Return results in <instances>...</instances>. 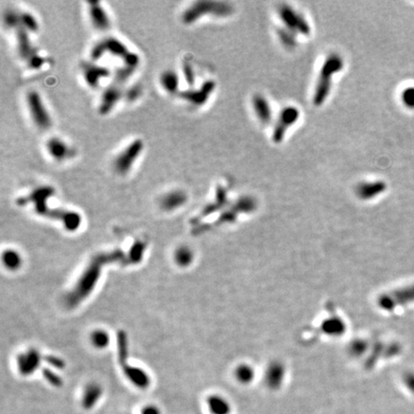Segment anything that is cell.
Returning <instances> with one entry per match:
<instances>
[{
	"mask_svg": "<svg viewBox=\"0 0 414 414\" xmlns=\"http://www.w3.org/2000/svg\"><path fill=\"white\" fill-rule=\"evenodd\" d=\"M47 152L55 160H63L70 154V149L67 145L58 138H52L46 143Z\"/></svg>",
	"mask_w": 414,
	"mask_h": 414,
	"instance_id": "obj_15",
	"label": "cell"
},
{
	"mask_svg": "<svg viewBox=\"0 0 414 414\" xmlns=\"http://www.w3.org/2000/svg\"><path fill=\"white\" fill-rule=\"evenodd\" d=\"M61 222L64 228L68 231H75L79 229L82 223V219H81V216L76 212L65 211V214L63 216V219Z\"/></svg>",
	"mask_w": 414,
	"mask_h": 414,
	"instance_id": "obj_25",
	"label": "cell"
},
{
	"mask_svg": "<svg viewBox=\"0 0 414 414\" xmlns=\"http://www.w3.org/2000/svg\"><path fill=\"white\" fill-rule=\"evenodd\" d=\"M341 67H342V60L337 55H333L325 61L322 70L321 80L319 82V87L317 89V93L314 100L316 105H321L324 102V99L326 98L329 88H330L329 80H331L332 74L339 71Z\"/></svg>",
	"mask_w": 414,
	"mask_h": 414,
	"instance_id": "obj_4",
	"label": "cell"
},
{
	"mask_svg": "<svg viewBox=\"0 0 414 414\" xmlns=\"http://www.w3.org/2000/svg\"><path fill=\"white\" fill-rule=\"evenodd\" d=\"M106 52H107V51H106V46H105L104 41H103V42L98 43L97 45H95V46H93V48L92 49V52H91V57H92V59L93 61H97V60H99L100 58H102V57H103V55H104Z\"/></svg>",
	"mask_w": 414,
	"mask_h": 414,
	"instance_id": "obj_36",
	"label": "cell"
},
{
	"mask_svg": "<svg viewBox=\"0 0 414 414\" xmlns=\"http://www.w3.org/2000/svg\"><path fill=\"white\" fill-rule=\"evenodd\" d=\"M42 356L36 349H30L17 358V367L22 376L32 375L41 366Z\"/></svg>",
	"mask_w": 414,
	"mask_h": 414,
	"instance_id": "obj_7",
	"label": "cell"
},
{
	"mask_svg": "<svg viewBox=\"0 0 414 414\" xmlns=\"http://www.w3.org/2000/svg\"><path fill=\"white\" fill-rule=\"evenodd\" d=\"M297 117H298V111L293 107L287 108L282 112L280 122H279V125L276 128V132H275V136H274L275 141L279 142L282 139L283 134L285 133L286 128L294 122L297 119Z\"/></svg>",
	"mask_w": 414,
	"mask_h": 414,
	"instance_id": "obj_19",
	"label": "cell"
},
{
	"mask_svg": "<svg viewBox=\"0 0 414 414\" xmlns=\"http://www.w3.org/2000/svg\"><path fill=\"white\" fill-rule=\"evenodd\" d=\"M43 360H45L46 363H48L50 366H52V367H54L55 368H58V369H63L64 367H65L64 362L61 359H60V358L55 357V356L47 355V356L43 357Z\"/></svg>",
	"mask_w": 414,
	"mask_h": 414,
	"instance_id": "obj_37",
	"label": "cell"
},
{
	"mask_svg": "<svg viewBox=\"0 0 414 414\" xmlns=\"http://www.w3.org/2000/svg\"><path fill=\"white\" fill-rule=\"evenodd\" d=\"M125 260V254L121 250H114L95 256L78 281L76 287L66 296L65 301L67 306H76L90 295L100 277L101 269L104 265L113 262H121L124 265Z\"/></svg>",
	"mask_w": 414,
	"mask_h": 414,
	"instance_id": "obj_1",
	"label": "cell"
},
{
	"mask_svg": "<svg viewBox=\"0 0 414 414\" xmlns=\"http://www.w3.org/2000/svg\"><path fill=\"white\" fill-rule=\"evenodd\" d=\"M135 69L136 68H134V67H131V66H128V65H125V67L124 68H119L117 71H116V73H115V77H114V81H115V84H117V85H119V86H121L122 84H124L128 79H129V77L131 76L132 74H133V72L135 71Z\"/></svg>",
	"mask_w": 414,
	"mask_h": 414,
	"instance_id": "obj_33",
	"label": "cell"
},
{
	"mask_svg": "<svg viewBox=\"0 0 414 414\" xmlns=\"http://www.w3.org/2000/svg\"><path fill=\"white\" fill-rule=\"evenodd\" d=\"M254 100H255L254 101L255 109H256V112H257L259 118L262 121L267 122L268 120L271 119V109H270V107L268 106V103L262 97H256Z\"/></svg>",
	"mask_w": 414,
	"mask_h": 414,
	"instance_id": "obj_28",
	"label": "cell"
},
{
	"mask_svg": "<svg viewBox=\"0 0 414 414\" xmlns=\"http://www.w3.org/2000/svg\"><path fill=\"white\" fill-rule=\"evenodd\" d=\"M117 344H118V359L123 367L127 364V358H128V338H127V334L124 331H120L118 333Z\"/></svg>",
	"mask_w": 414,
	"mask_h": 414,
	"instance_id": "obj_26",
	"label": "cell"
},
{
	"mask_svg": "<svg viewBox=\"0 0 414 414\" xmlns=\"http://www.w3.org/2000/svg\"><path fill=\"white\" fill-rule=\"evenodd\" d=\"M143 148L144 144L141 139H136L129 144L113 161V168L115 172L122 176L128 174L137 162V159L142 153Z\"/></svg>",
	"mask_w": 414,
	"mask_h": 414,
	"instance_id": "obj_3",
	"label": "cell"
},
{
	"mask_svg": "<svg viewBox=\"0 0 414 414\" xmlns=\"http://www.w3.org/2000/svg\"><path fill=\"white\" fill-rule=\"evenodd\" d=\"M84 78L88 85L92 88H96L99 84V81L108 75V70L107 68L100 67L93 63H87L83 66Z\"/></svg>",
	"mask_w": 414,
	"mask_h": 414,
	"instance_id": "obj_13",
	"label": "cell"
},
{
	"mask_svg": "<svg viewBox=\"0 0 414 414\" xmlns=\"http://www.w3.org/2000/svg\"><path fill=\"white\" fill-rule=\"evenodd\" d=\"M16 39H17V49L21 58L28 60L34 54L31 46L28 31L23 27L16 28Z\"/></svg>",
	"mask_w": 414,
	"mask_h": 414,
	"instance_id": "obj_20",
	"label": "cell"
},
{
	"mask_svg": "<svg viewBox=\"0 0 414 414\" xmlns=\"http://www.w3.org/2000/svg\"><path fill=\"white\" fill-rule=\"evenodd\" d=\"M43 375L46 381L50 383L54 387H61L62 385V379H61L56 373H54L52 370L48 368L43 369Z\"/></svg>",
	"mask_w": 414,
	"mask_h": 414,
	"instance_id": "obj_34",
	"label": "cell"
},
{
	"mask_svg": "<svg viewBox=\"0 0 414 414\" xmlns=\"http://www.w3.org/2000/svg\"><path fill=\"white\" fill-rule=\"evenodd\" d=\"M214 84L209 82V83L204 84L200 91L183 92L181 96L186 101H189L190 103L194 105H202L208 98L209 94L214 90Z\"/></svg>",
	"mask_w": 414,
	"mask_h": 414,
	"instance_id": "obj_18",
	"label": "cell"
},
{
	"mask_svg": "<svg viewBox=\"0 0 414 414\" xmlns=\"http://www.w3.org/2000/svg\"><path fill=\"white\" fill-rule=\"evenodd\" d=\"M184 75H185V78H186L187 83L190 84V85L191 84L193 85L194 84L195 77H194V73H193V70H192L190 64L187 63V62L184 63Z\"/></svg>",
	"mask_w": 414,
	"mask_h": 414,
	"instance_id": "obj_40",
	"label": "cell"
},
{
	"mask_svg": "<svg viewBox=\"0 0 414 414\" xmlns=\"http://www.w3.org/2000/svg\"><path fill=\"white\" fill-rule=\"evenodd\" d=\"M103 396V387L97 383H89L82 394L81 405L85 411H92Z\"/></svg>",
	"mask_w": 414,
	"mask_h": 414,
	"instance_id": "obj_10",
	"label": "cell"
},
{
	"mask_svg": "<svg viewBox=\"0 0 414 414\" xmlns=\"http://www.w3.org/2000/svg\"><path fill=\"white\" fill-rule=\"evenodd\" d=\"M28 61H29L31 67H33V68H39L45 61L41 56L36 55V54H33L30 58L28 59Z\"/></svg>",
	"mask_w": 414,
	"mask_h": 414,
	"instance_id": "obj_41",
	"label": "cell"
},
{
	"mask_svg": "<svg viewBox=\"0 0 414 414\" xmlns=\"http://www.w3.org/2000/svg\"><path fill=\"white\" fill-rule=\"evenodd\" d=\"M89 14L92 25L98 30L106 31L110 26L109 17L99 2L89 3Z\"/></svg>",
	"mask_w": 414,
	"mask_h": 414,
	"instance_id": "obj_12",
	"label": "cell"
},
{
	"mask_svg": "<svg viewBox=\"0 0 414 414\" xmlns=\"http://www.w3.org/2000/svg\"><path fill=\"white\" fill-rule=\"evenodd\" d=\"M140 414H162L161 410L155 405H146L142 408Z\"/></svg>",
	"mask_w": 414,
	"mask_h": 414,
	"instance_id": "obj_39",
	"label": "cell"
},
{
	"mask_svg": "<svg viewBox=\"0 0 414 414\" xmlns=\"http://www.w3.org/2000/svg\"><path fill=\"white\" fill-rule=\"evenodd\" d=\"M141 93V91L138 89V88H133L132 90H130L129 92H126V97H127V99L129 100V101H131V100H134V99H137L138 96H139V94Z\"/></svg>",
	"mask_w": 414,
	"mask_h": 414,
	"instance_id": "obj_42",
	"label": "cell"
},
{
	"mask_svg": "<svg viewBox=\"0 0 414 414\" xmlns=\"http://www.w3.org/2000/svg\"><path fill=\"white\" fill-rule=\"evenodd\" d=\"M28 32H36L39 29L38 22L34 15L29 13H20V26Z\"/></svg>",
	"mask_w": 414,
	"mask_h": 414,
	"instance_id": "obj_31",
	"label": "cell"
},
{
	"mask_svg": "<svg viewBox=\"0 0 414 414\" xmlns=\"http://www.w3.org/2000/svg\"><path fill=\"white\" fill-rule=\"evenodd\" d=\"M252 371L251 369L247 367H243V368H239L236 371V378L240 383H249L252 379Z\"/></svg>",
	"mask_w": 414,
	"mask_h": 414,
	"instance_id": "obj_35",
	"label": "cell"
},
{
	"mask_svg": "<svg viewBox=\"0 0 414 414\" xmlns=\"http://www.w3.org/2000/svg\"><path fill=\"white\" fill-rule=\"evenodd\" d=\"M403 101L408 107H414V89H408L404 92Z\"/></svg>",
	"mask_w": 414,
	"mask_h": 414,
	"instance_id": "obj_38",
	"label": "cell"
},
{
	"mask_svg": "<svg viewBox=\"0 0 414 414\" xmlns=\"http://www.w3.org/2000/svg\"><path fill=\"white\" fill-rule=\"evenodd\" d=\"M414 302V284L402 290L385 296L382 300V305L386 309H392L396 305H404Z\"/></svg>",
	"mask_w": 414,
	"mask_h": 414,
	"instance_id": "obj_8",
	"label": "cell"
},
{
	"mask_svg": "<svg viewBox=\"0 0 414 414\" xmlns=\"http://www.w3.org/2000/svg\"><path fill=\"white\" fill-rule=\"evenodd\" d=\"M281 17L283 20H285L286 24L291 29L299 30V32L303 34H309L310 29L306 22L288 7H283V9L281 10Z\"/></svg>",
	"mask_w": 414,
	"mask_h": 414,
	"instance_id": "obj_16",
	"label": "cell"
},
{
	"mask_svg": "<svg viewBox=\"0 0 414 414\" xmlns=\"http://www.w3.org/2000/svg\"><path fill=\"white\" fill-rule=\"evenodd\" d=\"M383 184H369L362 185L359 187L358 192L360 193V195L364 198H368V197H372L377 195L378 193H380L383 189Z\"/></svg>",
	"mask_w": 414,
	"mask_h": 414,
	"instance_id": "obj_30",
	"label": "cell"
},
{
	"mask_svg": "<svg viewBox=\"0 0 414 414\" xmlns=\"http://www.w3.org/2000/svg\"><path fill=\"white\" fill-rule=\"evenodd\" d=\"M405 383L408 387L414 392V373H408L405 377Z\"/></svg>",
	"mask_w": 414,
	"mask_h": 414,
	"instance_id": "obj_43",
	"label": "cell"
},
{
	"mask_svg": "<svg viewBox=\"0 0 414 414\" xmlns=\"http://www.w3.org/2000/svg\"><path fill=\"white\" fill-rule=\"evenodd\" d=\"M26 102L31 117L35 125L42 130L49 129L52 125V119L48 110L46 109L41 95L34 91L29 92L26 97Z\"/></svg>",
	"mask_w": 414,
	"mask_h": 414,
	"instance_id": "obj_5",
	"label": "cell"
},
{
	"mask_svg": "<svg viewBox=\"0 0 414 414\" xmlns=\"http://www.w3.org/2000/svg\"><path fill=\"white\" fill-rule=\"evenodd\" d=\"M123 96V92L120 89V86L117 84H113L104 92L101 103L99 105V112L103 115L107 114L112 110V108L116 106Z\"/></svg>",
	"mask_w": 414,
	"mask_h": 414,
	"instance_id": "obj_9",
	"label": "cell"
},
{
	"mask_svg": "<svg viewBox=\"0 0 414 414\" xmlns=\"http://www.w3.org/2000/svg\"><path fill=\"white\" fill-rule=\"evenodd\" d=\"M206 406L210 414H230L232 411L229 400L217 394L208 396Z\"/></svg>",
	"mask_w": 414,
	"mask_h": 414,
	"instance_id": "obj_17",
	"label": "cell"
},
{
	"mask_svg": "<svg viewBox=\"0 0 414 414\" xmlns=\"http://www.w3.org/2000/svg\"><path fill=\"white\" fill-rule=\"evenodd\" d=\"M160 84L168 93H177L179 87L178 75L172 70L165 71L160 77Z\"/></svg>",
	"mask_w": 414,
	"mask_h": 414,
	"instance_id": "obj_22",
	"label": "cell"
},
{
	"mask_svg": "<svg viewBox=\"0 0 414 414\" xmlns=\"http://www.w3.org/2000/svg\"><path fill=\"white\" fill-rule=\"evenodd\" d=\"M92 344L99 349L106 348L109 343V336L107 332L102 330H96L92 334Z\"/></svg>",
	"mask_w": 414,
	"mask_h": 414,
	"instance_id": "obj_29",
	"label": "cell"
},
{
	"mask_svg": "<svg viewBox=\"0 0 414 414\" xmlns=\"http://www.w3.org/2000/svg\"><path fill=\"white\" fill-rule=\"evenodd\" d=\"M231 12V7L227 3L211 2V1H199L188 7L182 15V19L185 24H192L205 14H213L217 15H229Z\"/></svg>",
	"mask_w": 414,
	"mask_h": 414,
	"instance_id": "obj_2",
	"label": "cell"
},
{
	"mask_svg": "<svg viewBox=\"0 0 414 414\" xmlns=\"http://www.w3.org/2000/svg\"><path fill=\"white\" fill-rule=\"evenodd\" d=\"M175 260L178 265L182 267H187L193 261V252L187 246H182L176 251Z\"/></svg>",
	"mask_w": 414,
	"mask_h": 414,
	"instance_id": "obj_27",
	"label": "cell"
},
{
	"mask_svg": "<svg viewBox=\"0 0 414 414\" xmlns=\"http://www.w3.org/2000/svg\"><path fill=\"white\" fill-rule=\"evenodd\" d=\"M123 371L127 379L139 389H147L151 384L149 375L141 368L125 365L122 367Z\"/></svg>",
	"mask_w": 414,
	"mask_h": 414,
	"instance_id": "obj_11",
	"label": "cell"
},
{
	"mask_svg": "<svg viewBox=\"0 0 414 414\" xmlns=\"http://www.w3.org/2000/svg\"><path fill=\"white\" fill-rule=\"evenodd\" d=\"M3 263L5 267L11 271L17 270L21 266V257L20 255L13 249L5 250L2 256Z\"/></svg>",
	"mask_w": 414,
	"mask_h": 414,
	"instance_id": "obj_23",
	"label": "cell"
},
{
	"mask_svg": "<svg viewBox=\"0 0 414 414\" xmlns=\"http://www.w3.org/2000/svg\"><path fill=\"white\" fill-rule=\"evenodd\" d=\"M146 248V245L144 243L138 241L137 243H135L132 248L130 249L129 252V256L128 258H126L124 265H130V264H138L139 263L142 257H143V253L144 250Z\"/></svg>",
	"mask_w": 414,
	"mask_h": 414,
	"instance_id": "obj_24",
	"label": "cell"
},
{
	"mask_svg": "<svg viewBox=\"0 0 414 414\" xmlns=\"http://www.w3.org/2000/svg\"><path fill=\"white\" fill-rule=\"evenodd\" d=\"M187 200L186 194L181 190L171 191L164 195L160 200V206L166 211H173L183 206Z\"/></svg>",
	"mask_w": 414,
	"mask_h": 414,
	"instance_id": "obj_14",
	"label": "cell"
},
{
	"mask_svg": "<svg viewBox=\"0 0 414 414\" xmlns=\"http://www.w3.org/2000/svg\"><path fill=\"white\" fill-rule=\"evenodd\" d=\"M4 23L9 28H18L20 26V13L8 10L4 15Z\"/></svg>",
	"mask_w": 414,
	"mask_h": 414,
	"instance_id": "obj_32",
	"label": "cell"
},
{
	"mask_svg": "<svg viewBox=\"0 0 414 414\" xmlns=\"http://www.w3.org/2000/svg\"><path fill=\"white\" fill-rule=\"evenodd\" d=\"M53 194H54V190H53L52 187H50V186L41 187V188H38L37 190H35L30 196L18 199L17 203L18 204H26L29 201H34L35 202V209H36L37 213L46 216L47 212L49 211V209L47 208V205L46 204V200L49 197H51Z\"/></svg>",
	"mask_w": 414,
	"mask_h": 414,
	"instance_id": "obj_6",
	"label": "cell"
},
{
	"mask_svg": "<svg viewBox=\"0 0 414 414\" xmlns=\"http://www.w3.org/2000/svg\"><path fill=\"white\" fill-rule=\"evenodd\" d=\"M104 44L106 46V51L111 53L112 55L122 58L124 61L126 58L131 54V52L128 50V48L120 42L119 40L115 38H107V40L104 41Z\"/></svg>",
	"mask_w": 414,
	"mask_h": 414,
	"instance_id": "obj_21",
	"label": "cell"
}]
</instances>
